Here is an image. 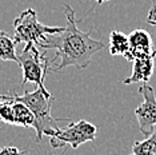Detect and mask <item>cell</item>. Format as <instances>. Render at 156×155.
<instances>
[{
	"mask_svg": "<svg viewBox=\"0 0 156 155\" xmlns=\"http://www.w3.org/2000/svg\"><path fill=\"white\" fill-rule=\"evenodd\" d=\"M129 40V51L126 54L124 58L128 62H133L136 58L150 55L154 51V44H152L151 35L145 30H135L128 35Z\"/></svg>",
	"mask_w": 156,
	"mask_h": 155,
	"instance_id": "7",
	"label": "cell"
},
{
	"mask_svg": "<svg viewBox=\"0 0 156 155\" xmlns=\"http://www.w3.org/2000/svg\"><path fill=\"white\" fill-rule=\"evenodd\" d=\"M95 2H96V4H98V5H100V4H103V3L109 2V0H95Z\"/></svg>",
	"mask_w": 156,
	"mask_h": 155,
	"instance_id": "16",
	"label": "cell"
},
{
	"mask_svg": "<svg viewBox=\"0 0 156 155\" xmlns=\"http://www.w3.org/2000/svg\"><path fill=\"white\" fill-rule=\"evenodd\" d=\"M108 48L109 54L113 56H126V54L129 51V40L128 35H126L122 31H112L109 34V40H108Z\"/></svg>",
	"mask_w": 156,
	"mask_h": 155,
	"instance_id": "10",
	"label": "cell"
},
{
	"mask_svg": "<svg viewBox=\"0 0 156 155\" xmlns=\"http://www.w3.org/2000/svg\"><path fill=\"white\" fill-rule=\"evenodd\" d=\"M13 96V94H12ZM13 126H20L26 128H35V116L31 112V110L24 103L17 100L13 96Z\"/></svg>",
	"mask_w": 156,
	"mask_h": 155,
	"instance_id": "9",
	"label": "cell"
},
{
	"mask_svg": "<svg viewBox=\"0 0 156 155\" xmlns=\"http://www.w3.org/2000/svg\"><path fill=\"white\" fill-rule=\"evenodd\" d=\"M98 127L86 119L77 122H71L67 127L58 128L49 134V143L54 149H62L64 146H71L77 149L80 144L92 142L96 139Z\"/></svg>",
	"mask_w": 156,
	"mask_h": 155,
	"instance_id": "5",
	"label": "cell"
},
{
	"mask_svg": "<svg viewBox=\"0 0 156 155\" xmlns=\"http://www.w3.org/2000/svg\"><path fill=\"white\" fill-rule=\"evenodd\" d=\"M0 60L4 62H13L19 64V58L16 55V44L4 31H0Z\"/></svg>",
	"mask_w": 156,
	"mask_h": 155,
	"instance_id": "11",
	"label": "cell"
},
{
	"mask_svg": "<svg viewBox=\"0 0 156 155\" xmlns=\"http://www.w3.org/2000/svg\"><path fill=\"white\" fill-rule=\"evenodd\" d=\"M145 22L150 24V26L156 27V0H152L151 2V8H150V11H148Z\"/></svg>",
	"mask_w": 156,
	"mask_h": 155,
	"instance_id": "15",
	"label": "cell"
},
{
	"mask_svg": "<svg viewBox=\"0 0 156 155\" xmlns=\"http://www.w3.org/2000/svg\"><path fill=\"white\" fill-rule=\"evenodd\" d=\"M129 155H156V126L144 140H136L132 144Z\"/></svg>",
	"mask_w": 156,
	"mask_h": 155,
	"instance_id": "12",
	"label": "cell"
},
{
	"mask_svg": "<svg viewBox=\"0 0 156 155\" xmlns=\"http://www.w3.org/2000/svg\"><path fill=\"white\" fill-rule=\"evenodd\" d=\"M64 12L67 16L64 31L56 35H48L40 45L43 50H56V58L60 59V63L49 68L54 72L62 71L67 67L87 68L92 62V56L105 47L103 41L91 38L92 30L83 32L77 28L76 13L68 4L64 5Z\"/></svg>",
	"mask_w": 156,
	"mask_h": 155,
	"instance_id": "1",
	"label": "cell"
},
{
	"mask_svg": "<svg viewBox=\"0 0 156 155\" xmlns=\"http://www.w3.org/2000/svg\"><path fill=\"white\" fill-rule=\"evenodd\" d=\"M13 41L15 44H35L40 48L48 35H56L64 31V27H49L37 20L34 8H27L13 20Z\"/></svg>",
	"mask_w": 156,
	"mask_h": 155,
	"instance_id": "3",
	"label": "cell"
},
{
	"mask_svg": "<svg viewBox=\"0 0 156 155\" xmlns=\"http://www.w3.org/2000/svg\"><path fill=\"white\" fill-rule=\"evenodd\" d=\"M19 58V66L23 70L22 86L31 82L37 84V87H45L44 79L47 71L51 68V62L45 58V52L41 54L40 48L35 44H26Z\"/></svg>",
	"mask_w": 156,
	"mask_h": 155,
	"instance_id": "4",
	"label": "cell"
},
{
	"mask_svg": "<svg viewBox=\"0 0 156 155\" xmlns=\"http://www.w3.org/2000/svg\"><path fill=\"white\" fill-rule=\"evenodd\" d=\"M13 96L0 95V122L13 126Z\"/></svg>",
	"mask_w": 156,
	"mask_h": 155,
	"instance_id": "13",
	"label": "cell"
},
{
	"mask_svg": "<svg viewBox=\"0 0 156 155\" xmlns=\"http://www.w3.org/2000/svg\"><path fill=\"white\" fill-rule=\"evenodd\" d=\"M17 100L24 103L35 116V130H36V142H41L43 135H49L52 131L58 130V121L51 115L52 102L55 100L54 95L45 88V87H37L35 91H27L23 95H17L12 92Z\"/></svg>",
	"mask_w": 156,
	"mask_h": 155,
	"instance_id": "2",
	"label": "cell"
},
{
	"mask_svg": "<svg viewBox=\"0 0 156 155\" xmlns=\"http://www.w3.org/2000/svg\"><path fill=\"white\" fill-rule=\"evenodd\" d=\"M27 150H20L13 146H0V155H26Z\"/></svg>",
	"mask_w": 156,
	"mask_h": 155,
	"instance_id": "14",
	"label": "cell"
},
{
	"mask_svg": "<svg viewBox=\"0 0 156 155\" xmlns=\"http://www.w3.org/2000/svg\"><path fill=\"white\" fill-rule=\"evenodd\" d=\"M155 58H156V50H154L150 55L141 56V58H136L132 62V74L131 76L126 78L123 80L124 84H132V83H147L152 78L155 70Z\"/></svg>",
	"mask_w": 156,
	"mask_h": 155,
	"instance_id": "8",
	"label": "cell"
},
{
	"mask_svg": "<svg viewBox=\"0 0 156 155\" xmlns=\"http://www.w3.org/2000/svg\"><path fill=\"white\" fill-rule=\"evenodd\" d=\"M139 94L143 96V102L136 107L135 115L140 132L148 136L156 126V94L148 83H143L139 87Z\"/></svg>",
	"mask_w": 156,
	"mask_h": 155,
	"instance_id": "6",
	"label": "cell"
},
{
	"mask_svg": "<svg viewBox=\"0 0 156 155\" xmlns=\"http://www.w3.org/2000/svg\"><path fill=\"white\" fill-rule=\"evenodd\" d=\"M62 155H64V154H62Z\"/></svg>",
	"mask_w": 156,
	"mask_h": 155,
	"instance_id": "17",
	"label": "cell"
}]
</instances>
